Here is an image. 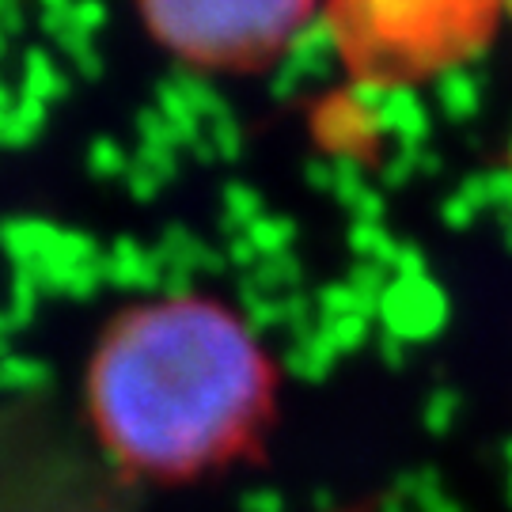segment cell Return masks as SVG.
Returning <instances> with one entry per match:
<instances>
[{"label": "cell", "instance_id": "1", "mask_svg": "<svg viewBox=\"0 0 512 512\" xmlns=\"http://www.w3.org/2000/svg\"><path fill=\"white\" fill-rule=\"evenodd\" d=\"M84 395L95 440L118 471L186 486L262 452L281 380L247 315L213 296L167 293L103 330Z\"/></svg>", "mask_w": 512, "mask_h": 512}, {"label": "cell", "instance_id": "3", "mask_svg": "<svg viewBox=\"0 0 512 512\" xmlns=\"http://www.w3.org/2000/svg\"><path fill=\"white\" fill-rule=\"evenodd\" d=\"M152 38L190 73L251 69L289 50L319 0H137Z\"/></svg>", "mask_w": 512, "mask_h": 512}, {"label": "cell", "instance_id": "4", "mask_svg": "<svg viewBox=\"0 0 512 512\" xmlns=\"http://www.w3.org/2000/svg\"><path fill=\"white\" fill-rule=\"evenodd\" d=\"M65 92H69V80L61 73V65H54V57L46 54V50L31 46L23 54V84H19V95L54 107L57 99H65Z\"/></svg>", "mask_w": 512, "mask_h": 512}, {"label": "cell", "instance_id": "5", "mask_svg": "<svg viewBox=\"0 0 512 512\" xmlns=\"http://www.w3.org/2000/svg\"><path fill=\"white\" fill-rule=\"evenodd\" d=\"M46 122H50V107H46V103H38V99L19 95L12 114H8V118H4V126H0V145L4 148H27L38 133L46 129Z\"/></svg>", "mask_w": 512, "mask_h": 512}, {"label": "cell", "instance_id": "6", "mask_svg": "<svg viewBox=\"0 0 512 512\" xmlns=\"http://www.w3.org/2000/svg\"><path fill=\"white\" fill-rule=\"evenodd\" d=\"M54 42L61 46V54L73 61V69L84 76V80H95V76L103 73V57H99V50H95V38L80 35V31H73V27H65Z\"/></svg>", "mask_w": 512, "mask_h": 512}, {"label": "cell", "instance_id": "10", "mask_svg": "<svg viewBox=\"0 0 512 512\" xmlns=\"http://www.w3.org/2000/svg\"><path fill=\"white\" fill-rule=\"evenodd\" d=\"M8 42H12V38H8V31H4V27H0V54H4V50H8Z\"/></svg>", "mask_w": 512, "mask_h": 512}, {"label": "cell", "instance_id": "9", "mask_svg": "<svg viewBox=\"0 0 512 512\" xmlns=\"http://www.w3.org/2000/svg\"><path fill=\"white\" fill-rule=\"evenodd\" d=\"M35 4H38V19H42V27L57 38L65 27H69V16H73L76 0H35Z\"/></svg>", "mask_w": 512, "mask_h": 512}, {"label": "cell", "instance_id": "2", "mask_svg": "<svg viewBox=\"0 0 512 512\" xmlns=\"http://www.w3.org/2000/svg\"><path fill=\"white\" fill-rule=\"evenodd\" d=\"M346 73L372 88H410L456 69L494 38L512 0H319Z\"/></svg>", "mask_w": 512, "mask_h": 512}, {"label": "cell", "instance_id": "11", "mask_svg": "<svg viewBox=\"0 0 512 512\" xmlns=\"http://www.w3.org/2000/svg\"><path fill=\"white\" fill-rule=\"evenodd\" d=\"M12 4H19V0H0V12H8Z\"/></svg>", "mask_w": 512, "mask_h": 512}, {"label": "cell", "instance_id": "8", "mask_svg": "<svg viewBox=\"0 0 512 512\" xmlns=\"http://www.w3.org/2000/svg\"><path fill=\"white\" fill-rule=\"evenodd\" d=\"M107 19H110L107 0H76L73 16H69V27H73V31H80V35L95 38L103 27H107Z\"/></svg>", "mask_w": 512, "mask_h": 512}, {"label": "cell", "instance_id": "7", "mask_svg": "<svg viewBox=\"0 0 512 512\" xmlns=\"http://www.w3.org/2000/svg\"><path fill=\"white\" fill-rule=\"evenodd\" d=\"M126 164L129 160H126V152H122V145L110 141V137H99V141H92V148H88V171H92V179H99V183L122 175Z\"/></svg>", "mask_w": 512, "mask_h": 512}]
</instances>
